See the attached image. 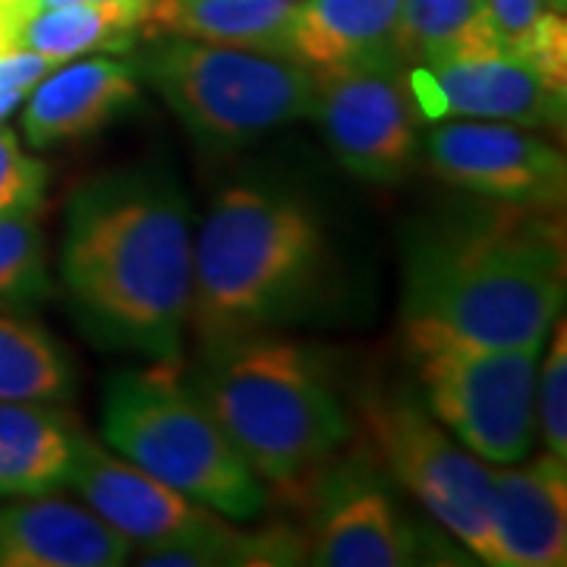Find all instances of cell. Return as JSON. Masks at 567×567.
Segmentation results:
<instances>
[{"label": "cell", "instance_id": "7", "mask_svg": "<svg viewBox=\"0 0 567 567\" xmlns=\"http://www.w3.org/2000/svg\"><path fill=\"white\" fill-rule=\"evenodd\" d=\"M425 410L486 464H520L536 442L539 347H483L404 334Z\"/></svg>", "mask_w": 567, "mask_h": 567}, {"label": "cell", "instance_id": "3", "mask_svg": "<svg viewBox=\"0 0 567 567\" xmlns=\"http://www.w3.org/2000/svg\"><path fill=\"white\" fill-rule=\"evenodd\" d=\"M322 268V224L306 199L259 183L224 189L193 240L189 328L199 347L290 319Z\"/></svg>", "mask_w": 567, "mask_h": 567}, {"label": "cell", "instance_id": "12", "mask_svg": "<svg viewBox=\"0 0 567 567\" xmlns=\"http://www.w3.org/2000/svg\"><path fill=\"white\" fill-rule=\"evenodd\" d=\"M406 82L423 121H495L565 133L567 85L507 54L413 66Z\"/></svg>", "mask_w": 567, "mask_h": 567}, {"label": "cell", "instance_id": "17", "mask_svg": "<svg viewBox=\"0 0 567 567\" xmlns=\"http://www.w3.org/2000/svg\"><path fill=\"white\" fill-rule=\"evenodd\" d=\"M401 0H293L287 54L312 73H344L398 58Z\"/></svg>", "mask_w": 567, "mask_h": 567}, {"label": "cell", "instance_id": "24", "mask_svg": "<svg viewBox=\"0 0 567 567\" xmlns=\"http://www.w3.org/2000/svg\"><path fill=\"white\" fill-rule=\"evenodd\" d=\"M48 297L51 275L39 212L0 215V309H25Z\"/></svg>", "mask_w": 567, "mask_h": 567}, {"label": "cell", "instance_id": "15", "mask_svg": "<svg viewBox=\"0 0 567 567\" xmlns=\"http://www.w3.org/2000/svg\"><path fill=\"white\" fill-rule=\"evenodd\" d=\"M142 80L133 61L85 58L70 61L48 73L25 95L22 136L32 148H54L102 133L126 107L140 102Z\"/></svg>", "mask_w": 567, "mask_h": 567}, {"label": "cell", "instance_id": "20", "mask_svg": "<svg viewBox=\"0 0 567 567\" xmlns=\"http://www.w3.org/2000/svg\"><path fill=\"white\" fill-rule=\"evenodd\" d=\"M152 0H76L44 10L22 25L13 54H41L70 63L89 54L133 51Z\"/></svg>", "mask_w": 567, "mask_h": 567}, {"label": "cell", "instance_id": "26", "mask_svg": "<svg viewBox=\"0 0 567 567\" xmlns=\"http://www.w3.org/2000/svg\"><path fill=\"white\" fill-rule=\"evenodd\" d=\"M51 167L29 155L10 126H0V215L41 212Z\"/></svg>", "mask_w": 567, "mask_h": 567}, {"label": "cell", "instance_id": "25", "mask_svg": "<svg viewBox=\"0 0 567 567\" xmlns=\"http://www.w3.org/2000/svg\"><path fill=\"white\" fill-rule=\"evenodd\" d=\"M548 344L546 365L536 372V429L543 435L546 454L567 461V324L558 316Z\"/></svg>", "mask_w": 567, "mask_h": 567}, {"label": "cell", "instance_id": "21", "mask_svg": "<svg viewBox=\"0 0 567 567\" xmlns=\"http://www.w3.org/2000/svg\"><path fill=\"white\" fill-rule=\"evenodd\" d=\"M498 54L486 0H401L398 58L406 70Z\"/></svg>", "mask_w": 567, "mask_h": 567}, {"label": "cell", "instance_id": "16", "mask_svg": "<svg viewBox=\"0 0 567 567\" xmlns=\"http://www.w3.org/2000/svg\"><path fill=\"white\" fill-rule=\"evenodd\" d=\"M133 551L95 511L54 492L0 505V567H117Z\"/></svg>", "mask_w": 567, "mask_h": 567}, {"label": "cell", "instance_id": "27", "mask_svg": "<svg viewBox=\"0 0 567 567\" xmlns=\"http://www.w3.org/2000/svg\"><path fill=\"white\" fill-rule=\"evenodd\" d=\"M58 66H63V63L41 58V54H7V58H0V121L17 104L25 102V95Z\"/></svg>", "mask_w": 567, "mask_h": 567}, {"label": "cell", "instance_id": "10", "mask_svg": "<svg viewBox=\"0 0 567 567\" xmlns=\"http://www.w3.org/2000/svg\"><path fill=\"white\" fill-rule=\"evenodd\" d=\"M420 155L451 186L480 199L561 212L567 199L565 152L546 136L495 121H432Z\"/></svg>", "mask_w": 567, "mask_h": 567}, {"label": "cell", "instance_id": "18", "mask_svg": "<svg viewBox=\"0 0 567 567\" xmlns=\"http://www.w3.org/2000/svg\"><path fill=\"white\" fill-rule=\"evenodd\" d=\"M80 442V425L51 401H0V498L66 486Z\"/></svg>", "mask_w": 567, "mask_h": 567}, {"label": "cell", "instance_id": "2", "mask_svg": "<svg viewBox=\"0 0 567 567\" xmlns=\"http://www.w3.org/2000/svg\"><path fill=\"white\" fill-rule=\"evenodd\" d=\"M432 224L404 265V334L543 347L567 290L558 212L488 203Z\"/></svg>", "mask_w": 567, "mask_h": 567}, {"label": "cell", "instance_id": "1", "mask_svg": "<svg viewBox=\"0 0 567 567\" xmlns=\"http://www.w3.org/2000/svg\"><path fill=\"white\" fill-rule=\"evenodd\" d=\"M193 215L158 171L95 174L70 193L61 278L85 331L148 363H181L193 309Z\"/></svg>", "mask_w": 567, "mask_h": 567}, {"label": "cell", "instance_id": "9", "mask_svg": "<svg viewBox=\"0 0 567 567\" xmlns=\"http://www.w3.org/2000/svg\"><path fill=\"white\" fill-rule=\"evenodd\" d=\"M316 107L331 155L350 177L401 183L420 162L423 117L413 104L404 63L316 73Z\"/></svg>", "mask_w": 567, "mask_h": 567}, {"label": "cell", "instance_id": "6", "mask_svg": "<svg viewBox=\"0 0 567 567\" xmlns=\"http://www.w3.org/2000/svg\"><path fill=\"white\" fill-rule=\"evenodd\" d=\"M183 126L208 145H237L312 117L319 76L303 63L230 44L148 39L133 58Z\"/></svg>", "mask_w": 567, "mask_h": 567}, {"label": "cell", "instance_id": "19", "mask_svg": "<svg viewBox=\"0 0 567 567\" xmlns=\"http://www.w3.org/2000/svg\"><path fill=\"white\" fill-rule=\"evenodd\" d=\"M290 13L293 0H152L142 35L208 41L290 58Z\"/></svg>", "mask_w": 567, "mask_h": 567}, {"label": "cell", "instance_id": "4", "mask_svg": "<svg viewBox=\"0 0 567 567\" xmlns=\"http://www.w3.org/2000/svg\"><path fill=\"white\" fill-rule=\"evenodd\" d=\"M265 486L300 495L350 439V420L303 347L265 331L205 347L193 382Z\"/></svg>", "mask_w": 567, "mask_h": 567}, {"label": "cell", "instance_id": "13", "mask_svg": "<svg viewBox=\"0 0 567 567\" xmlns=\"http://www.w3.org/2000/svg\"><path fill=\"white\" fill-rule=\"evenodd\" d=\"M66 486L76 488L89 511L130 539L133 548L215 539L234 529L230 517L186 498L136 464L114 457L89 435H82Z\"/></svg>", "mask_w": 567, "mask_h": 567}, {"label": "cell", "instance_id": "22", "mask_svg": "<svg viewBox=\"0 0 567 567\" xmlns=\"http://www.w3.org/2000/svg\"><path fill=\"white\" fill-rule=\"evenodd\" d=\"M498 54L567 85V0H486Z\"/></svg>", "mask_w": 567, "mask_h": 567}, {"label": "cell", "instance_id": "14", "mask_svg": "<svg viewBox=\"0 0 567 567\" xmlns=\"http://www.w3.org/2000/svg\"><path fill=\"white\" fill-rule=\"evenodd\" d=\"M495 567H561L567 561V461L543 454L492 470Z\"/></svg>", "mask_w": 567, "mask_h": 567}, {"label": "cell", "instance_id": "23", "mask_svg": "<svg viewBox=\"0 0 567 567\" xmlns=\"http://www.w3.org/2000/svg\"><path fill=\"white\" fill-rule=\"evenodd\" d=\"M73 365L41 328L0 316V401H63Z\"/></svg>", "mask_w": 567, "mask_h": 567}, {"label": "cell", "instance_id": "8", "mask_svg": "<svg viewBox=\"0 0 567 567\" xmlns=\"http://www.w3.org/2000/svg\"><path fill=\"white\" fill-rule=\"evenodd\" d=\"M363 425L388 473L442 524V527L495 567L492 536V466L466 451L445 425L413 398H372Z\"/></svg>", "mask_w": 567, "mask_h": 567}, {"label": "cell", "instance_id": "5", "mask_svg": "<svg viewBox=\"0 0 567 567\" xmlns=\"http://www.w3.org/2000/svg\"><path fill=\"white\" fill-rule=\"evenodd\" d=\"M102 432L123 461L230 520L265 511L268 488L177 363L117 372L104 388Z\"/></svg>", "mask_w": 567, "mask_h": 567}, {"label": "cell", "instance_id": "11", "mask_svg": "<svg viewBox=\"0 0 567 567\" xmlns=\"http://www.w3.org/2000/svg\"><path fill=\"white\" fill-rule=\"evenodd\" d=\"M423 529L394 502L363 457L341 461L316 480L309 561L322 567H406L435 561Z\"/></svg>", "mask_w": 567, "mask_h": 567}]
</instances>
